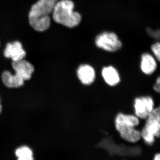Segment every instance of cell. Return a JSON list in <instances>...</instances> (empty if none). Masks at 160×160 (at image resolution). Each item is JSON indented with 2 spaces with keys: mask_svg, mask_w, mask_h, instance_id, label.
Wrapping results in <instances>:
<instances>
[{
  "mask_svg": "<svg viewBox=\"0 0 160 160\" xmlns=\"http://www.w3.org/2000/svg\"><path fill=\"white\" fill-rule=\"evenodd\" d=\"M26 54L22 43L18 41L8 43L4 51L5 57L11 59L12 62L24 59Z\"/></svg>",
  "mask_w": 160,
  "mask_h": 160,
  "instance_id": "cell-8",
  "label": "cell"
},
{
  "mask_svg": "<svg viewBox=\"0 0 160 160\" xmlns=\"http://www.w3.org/2000/svg\"><path fill=\"white\" fill-rule=\"evenodd\" d=\"M3 84L8 88H18L22 87L25 81L16 74H12L9 71L3 72L2 75Z\"/></svg>",
  "mask_w": 160,
  "mask_h": 160,
  "instance_id": "cell-12",
  "label": "cell"
},
{
  "mask_svg": "<svg viewBox=\"0 0 160 160\" xmlns=\"http://www.w3.org/2000/svg\"><path fill=\"white\" fill-rule=\"evenodd\" d=\"M15 155L19 160H32L33 159L32 150L27 146H21L15 151Z\"/></svg>",
  "mask_w": 160,
  "mask_h": 160,
  "instance_id": "cell-13",
  "label": "cell"
},
{
  "mask_svg": "<svg viewBox=\"0 0 160 160\" xmlns=\"http://www.w3.org/2000/svg\"><path fill=\"white\" fill-rule=\"evenodd\" d=\"M74 4L71 0H60L55 6L52 13V19L56 22L69 28L79 25L82 16L74 10Z\"/></svg>",
  "mask_w": 160,
  "mask_h": 160,
  "instance_id": "cell-3",
  "label": "cell"
},
{
  "mask_svg": "<svg viewBox=\"0 0 160 160\" xmlns=\"http://www.w3.org/2000/svg\"><path fill=\"white\" fill-rule=\"evenodd\" d=\"M156 59L151 54L145 53L142 55L140 63V69L143 73L146 75H151L154 73L157 68Z\"/></svg>",
  "mask_w": 160,
  "mask_h": 160,
  "instance_id": "cell-11",
  "label": "cell"
},
{
  "mask_svg": "<svg viewBox=\"0 0 160 160\" xmlns=\"http://www.w3.org/2000/svg\"><path fill=\"white\" fill-rule=\"evenodd\" d=\"M155 107L154 100L151 96L138 97L134 99V115L139 119L141 123L145 121Z\"/></svg>",
  "mask_w": 160,
  "mask_h": 160,
  "instance_id": "cell-5",
  "label": "cell"
},
{
  "mask_svg": "<svg viewBox=\"0 0 160 160\" xmlns=\"http://www.w3.org/2000/svg\"><path fill=\"white\" fill-rule=\"evenodd\" d=\"M95 44L100 49L109 52H114L120 50L122 43L114 32H105L96 38Z\"/></svg>",
  "mask_w": 160,
  "mask_h": 160,
  "instance_id": "cell-6",
  "label": "cell"
},
{
  "mask_svg": "<svg viewBox=\"0 0 160 160\" xmlns=\"http://www.w3.org/2000/svg\"><path fill=\"white\" fill-rule=\"evenodd\" d=\"M114 123L120 137L125 142L135 143L142 139L141 132L138 129L140 120L134 114L119 112L115 118Z\"/></svg>",
  "mask_w": 160,
  "mask_h": 160,
  "instance_id": "cell-2",
  "label": "cell"
},
{
  "mask_svg": "<svg viewBox=\"0 0 160 160\" xmlns=\"http://www.w3.org/2000/svg\"><path fill=\"white\" fill-rule=\"evenodd\" d=\"M151 50L154 54L155 58L159 62L160 60V44L159 42H157L153 44L151 47Z\"/></svg>",
  "mask_w": 160,
  "mask_h": 160,
  "instance_id": "cell-14",
  "label": "cell"
},
{
  "mask_svg": "<svg viewBox=\"0 0 160 160\" xmlns=\"http://www.w3.org/2000/svg\"><path fill=\"white\" fill-rule=\"evenodd\" d=\"M58 0H38L32 6L29 13V23L31 27L38 32L49 29L52 14Z\"/></svg>",
  "mask_w": 160,
  "mask_h": 160,
  "instance_id": "cell-1",
  "label": "cell"
},
{
  "mask_svg": "<svg viewBox=\"0 0 160 160\" xmlns=\"http://www.w3.org/2000/svg\"><path fill=\"white\" fill-rule=\"evenodd\" d=\"M2 105H1V98H0V114L2 112Z\"/></svg>",
  "mask_w": 160,
  "mask_h": 160,
  "instance_id": "cell-17",
  "label": "cell"
},
{
  "mask_svg": "<svg viewBox=\"0 0 160 160\" xmlns=\"http://www.w3.org/2000/svg\"><path fill=\"white\" fill-rule=\"evenodd\" d=\"M160 106L155 107L145 120L141 131V138L148 146L155 143L156 138L159 139L160 135Z\"/></svg>",
  "mask_w": 160,
  "mask_h": 160,
  "instance_id": "cell-4",
  "label": "cell"
},
{
  "mask_svg": "<svg viewBox=\"0 0 160 160\" xmlns=\"http://www.w3.org/2000/svg\"><path fill=\"white\" fill-rule=\"evenodd\" d=\"M12 66L15 72V74L25 81L30 79L34 71L33 65L24 59L18 62H12Z\"/></svg>",
  "mask_w": 160,
  "mask_h": 160,
  "instance_id": "cell-9",
  "label": "cell"
},
{
  "mask_svg": "<svg viewBox=\"0 0 160 160\" xmlns=\"http://www.w3.org/2000/svg\"><path fill=\"white\" fill-rule=\"evenodd\" d=\"M152 88H153V90L155 92H157L158 93H160V78L159 76L158 77L156 80L154 84H153Z\"/></svg>",
  "mask_w": 160,
  "mask_h": 160,
  "instance_id": "cell-15",
  "label": "cell"
},
{
  "mask_svg": "<svg viewBox=\"0 0 160 160\" xmlns=\"http://www.w3.org/2000/svg\"><path fill=\"white\" fill-rule=\"evenodd\" d=\"M153 160H160V153L159 152H157L154 154L153 156Z\"/></svg>",
  "mask_w": 160,
  "mask_h": 160,
  "instance_id": "cell-16",
  "label": "cell"
},
{
  "mask_svg": "<svg viewBox=\"0 0 160 160\" xmlns=\"http://www.w3.org/2000/svg\"><path fill=\"white\" fill-rule=\"evenodd\" d=\"M77 76L80 82L86 86L92 84L96 78V72L92 66L89 64H82L78 67Z\"/></svg>",
  "mask_w": 160,
  "mask_h": 160,
  "instance_id": "cell-7",
  "label": "cell"
},
{
  "mask_svg": "<svg viewBox=\"0 0 160 160\" xmlns=\"http://www.w3.org/2000/svg\"><path fill=\"white\" fill-rule=\"evenodd\" d=\"M101 73L103 80L108 86L112 87L116 86L121 81L119 72L113 66L104 67Z\"/></svg>",
  "mask_w": 160,
  "mask_h": 160,
  "instance_id": "cell-10",
  "label": "cell"
}]
</instances>
